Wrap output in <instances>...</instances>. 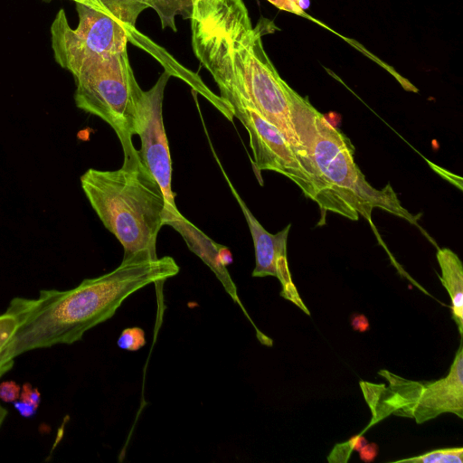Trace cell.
Listing matches in <instances>:
<instances>
[{
	"instance_id": "cell-12",
	"label": "cell",
	"mask_w": 463,
	"mask_h": 463,
	"mask_svg": "<svg viewBox=\"0 0 463 463\" xmlns=\"http://www.w3.org/2000/svg\"><path fill=\"white\" fill-rule=\"evenodd\" d=\"M437 260L441 270L439 279L451 299L452 319L460 337L463 335V266L458 256L450 249L437 250Z\"/></svg>"
},
{
	"instance_id": "cell-14",
	"label": "cell",
	"mask_w": 463,
	"mask_h": 463,
	"mask_svg": "<svg viewBox=\"0 0 463 463\" xmlns=\"http://www.w3.org/2000/svg\"><path fill=\"white\" fill-rule=\"evenodd\" d=\"M119 348L128 351H137L146 345L145 331L138 327L125 328L117 340Z\"/></svg>"
},
{
	"instance_id": "cell-7",
	"label": "cell",
	"mask_w": 463,
	"mask_h": 463,
	"mask_svg": "<svg viewBox=\"0 0 463 463\" xmlns=\"http://www.w3.org/2000/svg\"><path fill=\"white\" fill-rule=\"evenodd\" d=\"M229 106L233 118L241 122L249 134L255 170L273 171L285 175L293 181L307 198L318 204L317 188L283 134L252 105L233 101L230 102Z\"/></svg>"
},
{
	"instance_id": "cell-22",
	"label": "cell",
	"mask_w": 463,
	"mask_h": 463,
	"mask_svg": "<svg viewBox=\"0 0 463 463\" xmlns=\"http://www.w3.org/2000/svg\"><path fill=\"white\" fill-rule=\"evenodd\" d=\"M43 2H46V3H49V2H51L52 0H43ZM71 1L77 2V1H79V0H71Z\"/></svg>"
},
{
	"instance_id": "cell-3",
	"label": "cell",
	"mask_w": 463,
	"mask_h": 463,
	"mask_svg": "<svg viewBox=\"0 0 463 463\" xmlns=\"http://www.w3.org/2000/svg\"><path fill=\"white\" fill-rule=\"evenodd\" d=\"M80 185L102 224L122 245L123 259L140 252L157 258L156 240L167 205L137 149L123 155L118 169H88Z\"/></svg>"
},
{
	"instance_id": "cell-21",
	"label": "cell",
	"mask_w": 463,
	"mask_h": 463,
	"mask_svg": "<svg viewBox=\"0 0 463 463\" xmlns=\"http://www.w3.org/2000/svg\"><path fill=\"white\" fill-rule=\"evenodd\" d=\"M352 327L354 330L364 332L369 328V322L364 315H354L351 318Z\"/></svg>"
},
{
	"instance_id": "cell-17",
	"label": "cell",
	"mask_w": 463,
	"mask_h": 463,
	"mask_svg": "<svg viewBox=\"0 0 463 463\" xmlns=\"http://www.w3.org/2000/svg\"><path fill=\"white\" fill-rule=\"evenodd\" d=\"M21 388L14 381L0 383V399L5 402H14L20 397Z\"/></svg>"
},
{
	"instance_id": "cell-5",
	"label": "cell",
	"mask_w": 463,
	"mask_h": 463,
	"mask_svg": "<svg viewBox=\"0 0 463 463\" xmlns=\"http://www.w3.org/2000/svg\"><path fill=\"white\" fill-rule=\"evenodd\" d=\"M76 106L108 123L123 155L135 152L136 97L140 86L130 66L128 50L92 58L72 75Z\"/></svg>"
},
{
	"instance_id": "cell-15",
	"label": "cell",
	"mask_w": 463,
	"mask_h": 463,
	"mask_svg": "<svg viewBox=\"0 0 463 463\" xmlns=\"http://www.w3.org/2000/svg\"><path fill=\"white\" fill-rule=\"evenodd\" d=\"M16 329L14 317L6 312L0 316V352L7 345Z\"/></svg>"
},
{
	"instance_id": "cell-9",
	"label": "cell",
	"mask_w": 463,
	"mask_h": 463,
	"mask_svg": "<svg viewBox=\"0 0 463 463\" xmlns=\"http://www.w3.org/2000/svg\"><path fill=\"white\" fill-rule=\"evenodd\" d=\"M217 162L219 163L218 159ZM220 166L222 168L221 165ZM222 171L242 211L252 237L255 250V268L251 276L257 278L272 276L277 278L281 285L280 296L309 316L310 312L302 301L292 280L287 258V241L291 224H288L275 234L266 231L250 211L222 168Z\"/></svg>"
},
{
	"instance_id": "cell-11",
	"label": "cell",
	"mask_w": 463,
	"mask_h": 463,
	"mask_svg": "<svg viewBox=\"0 0 463 463\" xmlns=\"http://www.w3.org/2000/svg\"><path fill=\"white\" fill-rule=\"evenodd\" d=\"M101 6L118 15L124 23L136 28L138 15L147 8L157 14L162 29L170 28L177 32L175 16L190 19L192 0H94Z\"/></svg>"
},
{
	"instance_id": "cell-18",
	"label": "cell",
	"mask_w": 463,
	"mask_h": 463,
	"mask_svg": "<svg viewBox=\"0 0 463 463\" xmlns=\"http://www.w3.org/2000/svg\"><path fill=\"white\" fill-rule=\"evenodd\" d=\"M21 401L28 402L33 406L38 407L41 402V394L37 388H33L31 383H25L22 386L20 393Z\"/></svg>"
},
{
	"instance_id": "cell-16",
	"label": "cell",
	"mask_w": 463,
	"mask_h": 463,
	"mask_svg": "<svg viewBox=\"0 0 463 463\" xmlns=\"http://www.w3.org/2000/svg\"><path fill=\"white\" fill-rule=\"evenodd\" d=\"M269 3H271L275 7L289 12L291 14L303 16L305 18H307L309 20H312L317 24H322L319 21L314 19L313 17L309 16L304 10L305 5L303 0H267Z\"/></svg>"
},
{
	"instance_id": "cell-6",
	"label": "cell",
	"mask_w": 463,
	"mask_h": 463,
	"mask_svg": "<svg viewBox=\"0 0 463 463\" xmlns=\"http://www.w3.org/2000/svg\"><path fill=\"white\" fill-rule=\"evenodd\" d=\"M78 26L72 29L65 11L60 9L51 25L56 62L74 75L87 61L128 50L137 32L94 0L75 2Z\"/></svg>"
},
{
	"instance_id": "cell-8",
	"label": "cell",
	"mask_w": 463,
	"mask_h": 463,
	"mask_svg": "<svg viewBox=\"0 0 463 463\" xmlns=\"http://www.w3.org/2000/svg\"><path fill=\"white\" fill-rule=\"evenodd\" d=\"M170 76L165 71L148 90H138L134 131L141 142L138 154L164 194L166 213H176L179 210L172 190V160L163 119L164 93Z\"/></svg>"
},
{
	"instance_id": "cell-20",
	"label": "cell",
	"mask_w": 463,
	"mask_h": 463,
	"mask_svg": "<svg viewBox=\"0 0 463 463\" xmlns=\"http://www.w3.org/2000/svg\"><path fill=\"white\" fill-rule=\"evenodd\" d=\"M14 407L17 410L19 414L24 418L33 417L36 413L38 408L23 401H14Z\"/></svg>"
},
{
	"instance_id": "cell-1",
	"label": "cell",
	"mask_w": 463,
	"mask_h": 463,
	"mask_svg": "<svg viewBox=\"0 0 463 463\" xmlns=\"http://www.w3.org/2000/svg\"><path fill=\"white\" fill-rule=\"evenodd\" d=\"M179 270L170 256L153 258L140 252L72 289H43L36 299L14 298L6 312L14 317L16 329L0 352V376L25 352L80 340L88 330L111 318L129 296L150 284L162 287Z\"/></svg>"
},
{
	"instance_id": "cell-2",
	"label": "cell",
	"mask_w": 463,
	"mask_h": 463,
	"mask_svg": "<svg viewBox=\"0 0 463 463\" xmlns=\"http://www.w3.org/2000/svg\"><path fill=\"white\" fill-rule=\"evenodd\" d=\"M293 125L304 156V165L319 194L321 210L352 221L362 215L371 222L374 208L417 224L418 218L401 203L391 184L373 187L354 162L350 139L326 117L296 92Z\"/></svg>"
},
{
	"instance_id": "cell-4",
	"label": "cell",
	"mask_w": 463,
	"mask_h": 463,
	"mask_svg": "<svg viewBox=\"0 0 463 463\" xmlns=\"http://www.w3.org/2000/svg\"><path fill=\"white\" fill-rule=\"evenodd\" d=\"M386 383L360 382L372 413L368 427L390 415L411 418L421 424L443 413L463 418V346L460 344L449 373L439 380L411 381L380 370Z\"/></svg>"
},
{
	"instance_id": "cell-19",
	"label": "cell",
	"mask_w": 463,
	"mask_h": 463,
	"mask_svg": "<svg viewBox=\"0 0 463 463\" xmlns=\"http://www.w3.org/2000/svg\"><path fill=\"white\" fill-rule=\"evenodd\" d=\"M358 452L362 460L371 462L378 454V446L375 443H366Z\"/></svg>"
},
{
	"instance_id": "cell-13",
	"label": "cell",
	"mask_w": 463,
	"mask_h": 463,
	"mask_svg": "<svg viewBox=\"0 0 463 463\" xmlns=\"http://www.w3.org/2000/svg\"><path fill=\"white\" fill-rule=\"evenodd\" d=\"M393 462L411 463H462L463 448H446L435 449L409 458H402Z\"/></svg>"
},
{
	"instance_id": "cell-10",
	"label": "cell",
	"mask_w": 463,
	"mask_h": 463,
	"mask_svg": "<svg viewBox=\"0 0 463 463\" xmlns=\"http://www.w3.org/2000/svg\"><path fill=\"white\" fill-rule=\"evenodd\" d=\"M165 225L172 226L184 239L191 251L197 255L211 269L218 279L222 282L226 292L243 310L244 314L250 319L257 331V337L263 345H269L271 339L263 335L254 326L250 316L245 311L237 294L227 266L232 262V255L229 248L219 244L204 234L194 224L188 221L180 212L177 213H166Z\"/></svg>"
}]
</instances>
